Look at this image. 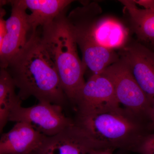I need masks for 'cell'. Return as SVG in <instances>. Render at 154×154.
Here are the masks:
<instances>
[{"label": "cell", "instance_id": "obj_1", "mask_svg": "<svg viewBox=\"0 0 154 154\" xmlns=\"http://www.w3.org/2000/svg\"><path fill=\"white\" fill-rule=\"evenodd\" d=\"M21 101L31 96L63 107L68 100L52 60L42 42L38 28L5 69Z\"/></svg>", "mask_w": 154, "mask_h": 154}, {"label": "cell", "instance_id": "obj_2", "mask_svg": "<svg viewBox=\"0 0 154 154\" xmlns=\"http://www.w3.org/2000/svg\"><path fill=\"white\" fill-rule=\"evenodd\" d=\"M66 11L38 28L43 45L52 60L67 99L74 104L85 81L86 69L78 54L77 44L69 25Z\"/></svg>", "mask_w": 154, "mask_h": 154}, {"label": "cell", "instance_id": "obj_3", "mask_svg": "<svg viewBox=\"0 0 154 154\" xmlns=\"http://www.w3.org/2000/svg\"><path fill=\"white\" fill-rule=\"evenodd\" d=\"M75 122L95 140L108 148L134 151L147 134L141 117L120 106L98 113L77 116Z\"/></svg>", "mask_w": 154, "mask_h": 154}, {"label": "cell", "instance_id": "obj_4", "mask_svg": "<svg viewBox=\"0 0 154 154\" xmlns=\"http://www.w3.org/2000/svg\"><path fill=\"white\" fill-rule=\"evenodd\" d=\"M113 85L117 101L125 108L140 117H149L151 106L124 61L119 60L102 73Z\"/></svg>", "mask_w": 154, "mask_h": 154}, {"label": "cell", "instance_id": "obj_5", "mask_svg": "<svg viewBox=\"0 0 154 154\" xmlns=\"http://www.w3.org/2000/svg\"><path fill=\"white\" fill-rule=\"evenodd\" d=\"M9 121L25 122L46 137L57 134L75 122L64 114L62 107L46 102L28 107L18 104L11 110Z\"/></svg>", "mask_w": 154, "mask_h": 154}, {"label": "cell", "instance_id": "obj_6", "mask_svg": "<svg viewBox=\"0 0 154 154\" xmlns=\"http://www.w3.org/2000/svg\"><path fill=\"white\" fill-rule=\"evenodd\" d=\"M74 105L76 107L77 116L119 106L112 83L102 74L92 75L79 91Z\"/></svg>", "mask_w": 154, "mask_h": 154}, {"label": "cell", "instance_id": "obj_7", "mask_svg": "<svg viewBox=\"0 0 154 154\" xmlns=\"http://www.w3.org/2000/svg\"><path fill=\"white\" fill-rule=\"evenodd\" d=\"M145 94L151 107L154 104V52L137 42H128L117 51Z\"/></svg>", "mask_w": 154, "mask_h": 154}, {"label": "cell", "instance_id": "obj_8", "mask_svg": "<svg viewBox=\"0 0 154 154\" xmlns=\"http://www.w3.org/2000/svg\"><path fill=\"white\" fill-rule=\"evenodd\" d=\"M107 148L74 122L57 134L47 137L36 152L38 154H89L93 150Z\"/></svg>", "mask_w": 154, "mask_h": 154}, {"label": "cell", "instance_id": "obj_9", "mask_svg": "<svg viewBox=\"0 0 154 154\" xmlns=\"http://www.w3.org/2000/svg\"><path fill=\"white\" fill-rule=\"evenodd\" d=\"M11 16L5 21V33L0 54V69H5L26 44L31 31L24 0L9 1Z\"/></svg>", "mask_w": 154, "mask_h": 154}, {"label": "cell", "instance_id": "obj_10", "mask_svg": "<svg viewBox=\"0 0 154 154\" xmlns=\"http://www.w3.org/2000/svg\"><path fill=\"white\" fill-rule=\"evenodd\" d=\"M47 137L27 123L17 122L0 138V154H29L36 152Z\"/></svg>", "mask_w": 154, "mask_h": 154}, {"label": "cell", "instance_id": "obj_11", "mask_svg": "<svg viewBox=\"0 0 154 154\" xmlns=\"http://www.w3.org/2000/svg\"><path fill=\"white\" fill-rule=\"evenodd\" d=\"M71 0H24L27 9L28 24L31 32L52 22L57 16L66 11Z\"/></svg>", "mask_w": 154, "mask_h": 154}, {"label": "cell", "instance_id": "obj_12", "mask_svg": "<svg viewBox=\"0 0 154 154\" xmlns=\"http://www.w3.org/2000/svg\"><path fill=\"white\" fill-rule=\"evenodd\" d=\"M119 2L127 12L131 29L140 41L154 45V9L139 8L134 1Z\"/></svg>", "mask_w": 154, "mask_h": 154}, {"label": "cell", "instance_id": "obj_13", "mask_svg": "<svg viewBox=\"0 0 154 154\" xmlns=\"http://www.w3.org/2000/svg\"><path fill=\"white\" fill-rule=\"evenodd\" d=\"M16 87L11 76L5 69H0V103L9 110L22 101L16 94Z\"/></svg>", "mask_w": 154, "mask_h": 154}, {"label": "cell", "instance_id": "obj_14", "mask_svg": "<svg viewBox=\"0 0 154 154\" xmlns=\"http://www.w3.org/2000/svg\"><path fill=\"white\" fill-rule=\"evenodd\" d=\"M134 152L141 154H154V133L145 136Z\"/></svg>", "mask_w": 154, "mask_h": 154}, {"label": "cell", "instance_id": "obj_15", "mask_svg": "<svg viewBox=\"0 0 154 154\" xmlns=\"http://www.w3.org/2000/svg\"><path fill=\"white\" fill-rule=\"evenodd\" d=\"M136 5L141 6L145 10L154 9V0H134Z\"/></svg>", "mask_w": 154, "mask_h": 154}, {"label": "cell", "instance_id": "obj_16", "mask_svg": "<svg viewBox=\"0 0 154 154\" xmlns=\"http://www.w3.org/2000/svg\"><path fill=\"white\" fill-rule=\"evenodd\" d=\"M5 33V21L3 18H0V54L2 51L3 38Z\"/></svg>", "mask_w": 154, "mask_h": 154}, {"label": "cell", "instance_id": "obj_17", "mask_svg": "<svg viewBox=\"0 0 154 154\" xmlns=\"http://www.w3.org/2000/svg\"><path fill=\"white\" fill-rule=\"evenodd\" d=\"M113 152L112 149H96L91 151L89 154H113Z\"/></svg>", "mask_w": 154, "mask_h": 154}, {"label": "cell", "instance_id": "obj_18", "mask_svg": "<svg viewBox=\"0 0 154 154\" xmlns=\"http://www.w3.org/2000/svg\"><path fill=\"white\" fill-rule=\"evenodd\" d=\"M9 1L0 0V18H3L5 15L6 11L4 8V7L7 4H9Z\"/></svg>", "mask_w": 154, "mask_h": 154}, {"label": "cell", "instance_id": "obj_19", "mask_svg": "<svg viewBox=\"0 0 154 154\" xmlns=\"http://www.w3.org/2000/svg\"><path fill=\"white\" fill-rule=\"evenodd\" d=\"M149 118L150 119L151 122L152 126L154 128V104L151 109L149 114Z\"/></svg>", "mask_w": 154, "mask_h": 154}, {"label": "cell", "instance_id": "obj_20", "mask_svg": "<svg viewBox=\"0 0 154 154\" xmlns=\"http://www.w3.org/2000/svg\"><path fill=\"white\" fill-rule=\"evenodd\" d=\"M29 154H38L36 152H33L31 153H30Z\"/></svg>", "mask_w": 154, "mask_h": 154}]
</instances>
